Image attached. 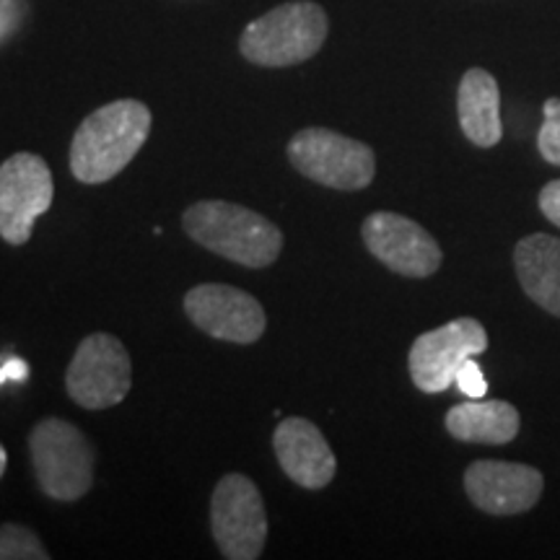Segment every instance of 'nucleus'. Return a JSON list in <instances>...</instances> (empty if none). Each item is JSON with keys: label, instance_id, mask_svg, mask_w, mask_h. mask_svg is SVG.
<instances>
[{"label": "nucleus", "instance_id": "obj_1", "mask_svg": "<svg viewBox=\"0 0 560 560\" xmlns=\"http://www.w3.org/2000/svg\"><path fill=\"white\" fill-rule=\"evenodd\" d=\"M151 132V109L138 100H117L94 109L70 143V172L83 185L117 177Z\"/></svg>", "mask_w": 560, "mask_h": 560}, {"label": "nucleus", "instance_id": "obj_2", "mask_svg": "<svg viewBox=\"0 0 560 560\" xmlns=\"http://www.w3.org/2000/svg\"><path fill=\"white\" fill-rule=\"evenodd\" d=\"M187 236L244 268H270L283 252V231L255 210L229 200H200L185 210Z\"/></svg>", "mask_w": 560, "mask_h": 560}, {"label": "nucleus", "instance_id": "obj_3", "mask_svg": "<svg viewBox=\"0 0 560 560\" xmlns=\"http://www.w3.org/2000/svg\"><path fill=\"white\" fill-rule=\"evenodd\" d=\"M327 13L312 0H293L255 19L242 32L244 60L260 68H291L314 58L325 45Z\"/></svg>", "mask_w": 560, "mask_h": 560}, {"label": "nucleus", "instance_id": "obj_4", "mask_svg": "<svg viewBox=\"0 0 560 560\" xmlns=\"http://www.w3.org/2000/svg\"><path fill=\"white\" fill-rule=\"evenodd\" d=\"M30 454L34 478L47 499L73 503L94 486V446L68 420L42 418L30 433Z\"/></svg>", "mask_w": 560, "mask_h": 560}, {"label": "nucleus", "instance_id": "obj_5", "mask_svg": "<svg viewBox=\"0 0 560 560\" xmlns=\"http://www.w3.org/2000/svg\"><path fill=\"white\" fill-rule=\"evenodd\" d=\"M289 161L306 179L342 192L363 190L376 174L374 151L366 143L327 128L299 130L289 143Z\"/></svg>", "mask_w": 560, "mask_h": 560}, {"label": "nucleus", "instance_id": "obj_6", "mask_svg": "<svg viewBox=\"0 0 560 560\" xmlns=\"http://www.w3.org/2000/svg\"><path fill=\"white\" fill-rule=\"evenodd\" d=\"M210 532L229 560H257L268 542V514L260 488L247 475L229 472L210 499Z\"/></svg>", "mask_w": 560, "mask_h": 560}, {"label": "nucleus", "instance_id": "obj_7", "mask_svg": "<svg viewBox=\"0 0 560 560\" xmlns=\"http://www.w3.org/2000/svg\"><path fill=\"white\" fill-rule=\"evenodd\" d=\"M130 387L132 361L128 348L107 332L83 338L66 371L70 400L86 410H107L120 405Z\"/></svg>", "mask_w": 560, "mask_h": 560}, {"label": "nucleus", "instance_id": "obj_8", "mask_svg": "<svg viewBox=\"0 0 560 560\" xmlns=\"http://www.w3.org/2000/svg\"><path fill=\"white\" fill-rule=\"evenodd\" d=\"M55 198L52 172L37 153H13L0 164V240L21 247Z\"/></svg>", "mask_w": 560, "mask_h": 560}, {"label": "nucleus", "instance_id": "obj_9", "mask_svg": "<svg viewBox=\"0 0 560 560\" xmlns=\"http://www.w3.org/2000/svg\"><path fill=\"white\" fill-rule=\"evenodd\" d=\"M488 332L478 319L459 317L423 332L412 342L408 355L410 380L420 392L439 395L457 380L462 363L486 353Z\"/></svg>", "mask_w": 560, "mask_h": 560}, {"label": "nucleus", "instance_id": "obj_10", "mask_svg": "<svg viewBox=\"0 0 560 560\" xmlns=\"http://www.w3.org/2000/svg\"><path fill=\"white\" fill-rule=\"evenodd\" d=\"M185 314L210 338L252 346L265 335L268 317L252 293L226 283H200L185 293Z\"/></svg>", "mask_w": 560, "mask_h": 560}, {"label": "nucleus", "instance_id": "obj_11", "mask_svg": "<svg viewBox=\"0 0 560 560\" xmlns=\"http://www.w3.org/2000/svg\"><path fill=\"white\" fill-rule=\"evenodd\" d=\"M363 244L392 272L405 278H429L441 268L444 252L436 240L408 215L380 210L361 226Z\"/></svg>", "mask_w": 560, "mask_h": 560}, {"label": "nucleus", "instance_id": "obj_12", "mask_svg": "<svg viewBox=\"0 0 560 560\" xmlns=\"http://www.w3.org/2000/svg\"><path fill=\"white\" fill-rule=\"evenodd\" d=\"M542 488L540 470L520 462L480 459L472 462L465 472L467 499L475 503V509L493 516L524 514L535 509L542 499Z\"/></svg>", "mask_w": 560, "mask_h": 560}, {"label": "nucleus", "instance_id": "obj_13", "mask_svg": "<svg viewBox=\"0 0 560 560\" xmlns=\"http://www.w3.org/2000/svg\"><path fill=\"white\" fill-rule=\"evenodd\" d=\"M272 452L283 472L306 490L327 488L338 472L330 444L306 418L280 420L272 433Z\"/></svg>", "mask_w": 560, "mask_h": 560}, {"label": "nucleus", "instance_id": "obj_14", "mask_svg": "<svg viewBox=\"0 0 560 560\" xmlns=\"http://www.w3.org/2000/svg\"><path fill=\"white\" fill-rule=\"evenodd\" d=\"M457 115L462 132L478 149H493L501 143V91L493 75L482 68H470L459 81Z\"/></svg>", "mask_w": 560, "mask_h": 560}, {"label": "nucleus", "instance_id": "obj_15", "mask_svg": "<svg viewBox=\"0 0 560 560\" xmlns=\"http://www.w3.org/2000/svg\"><path fill=\"white\" fill-rule=\"evenodd\" d=\"M514 268L524 293L552 317H560V240L529 234L516 244Z\"/></svg>", "mask_w": 560, "mask_h": 560}, {"label": "nucleus", "instance_id": "obj_16", "mask_svg": "<svg viewBox=\"0 0 560 560\" xmlns=\"http://www.w3.org/2000/svg\"><path fill=\"white\" fill-rule=\"evenodd\" d=\"M520 410L506 400H486V397L470 400L467 397V402L454 405L446 412V431L465 444H509L520 436Z\"/></svg>", "mask_w": 560, "mask_h": 560}, {"label": "nucleus", "instance_id": "obj_17", "mask_svg": "<svg viewBox=\"0 0 560 560\" xmlns=\"http://www.w3.org/2000/svg\"><path fill=\"white\" fill-rule=\"evenodd\" d=\"M0 560H50L45 545L24 524H0Z\"/></svg>", "mask_w": 560, "mask_h": 560}, {"label": "nucleus", "instance_id": "obj_18", "mask_svg": "<svg viewBox=\"0 0 560 560\" xmlns=\"http://www.w3.org/2000/svg\"><path fill=\"white\" fill-rule=\"evenodd\" d=\"M542 115H545V122L540 132H537V149H540L545 161L560 166V100L558 96H552V100L545 102Z\"/></svg>", "mask_w": 560, "mask_h": 560}, {"label": "nucleus", "instance_id": "obj_19", "mask_svg": "<svg viewBox=\"0 0 560 560\" xmlns=\"http://www.w3.org/2000/svg\"><path fill=\"white\" fill-rule=\"evenodd\" d=\"M454 384H457V389L465 397H470V400L486 397V392H488V382H486V376H482L478 363H475V359L462 363V369L457 371V380H454Z\"/></svg>", "mask_w": 560, "mask_h": 560}, {"label": "nucleus", "instance_id": "obj_20", "mask_svg": "<svg viewBox=\"0 0 560 560\" xmlns=\"http://www.w3.org/2000/svg\"><path fill=\"white\" fill-rule=\"evenodd\" d=\"M540 210H542L545 219H548L550 223H556V226L560 229V179L548 182V185L542 187Z\"/></svg>", "mask_w": 560, "mask_h": 560}, {"label": "nucleus", "instance_id": "obj_21", "mask_svg": "<svg viewBox=\"0 0 560 560\" xmlns=\"http://www.w3.org/2000/svg\"><path fill=\"white\" fill-rule=\"evenodd\" d=\"M21 16V0H0V39L16 30Z\"/></svg>", "mask_w": 560, "mask_h": 560}, {"label": "nucleus", "instance_id": "obj_22", "mask_svg": "<svg viewBox=\"0 0 560 560\" xmlns=\"http://www.w3.org/2000/svg\"><path fill=\"white\" fill-rule=\"evenodd\" d=\"M5 467H9V454H5V446L0 444V478L5 475Z\"/></svg>", "mask_w": 560, "mask_h": 560}]
</instances>
